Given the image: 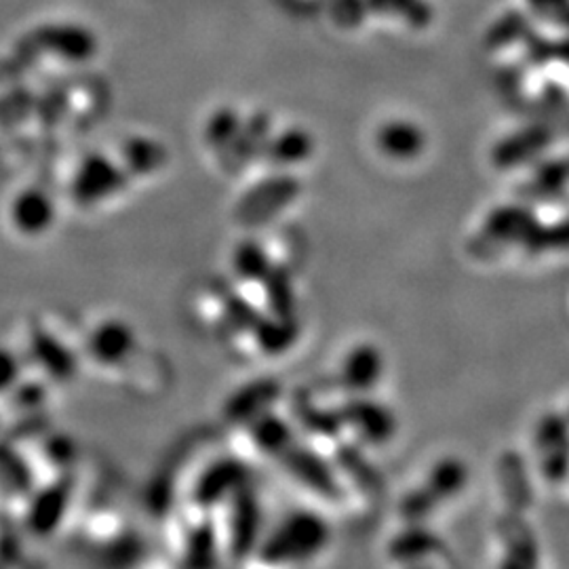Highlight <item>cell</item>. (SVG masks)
<instances>
[{
    "label": "cell",
    "mask_w": 569,
    "mask_h": 569,
    "mask_svg": "<svg viewBox=\"0 0 569 569\" xmlns=\"http://www.w3.org/2000/svg\"><path fill=\"white\" fill-rule=\"evenodd\" d=\"M9 220L21 237L34 239L44 234L56 222V207L49 194L39 188L21 190L9 204Z\"/></svg>",
    "instance_id": "obj_1"
},
{
    "label": "cell",
    "mask_w": 569,
    "mask_h": 569,
    "mask_svg": "<svg viewBox=\"0 0 569 569\" xmlns=\"http://www.w3.org/2000/svg\"><path fill=\"white\" fill-rule=\"evenodd\" d=\"M121 173L100 157H91L81 164L72 182V194L79 203L91 204L110 197L121 186Z\"/></svg>",
    "instance_id": "obj_2"
},
{
    "label": "cell",
    "mask_w": 569,
    "mask_h": 569,
    "mask_svg": "<svg viewBox=\"0 0 569 569\" xmlns=\"http://www.w3.org/2000/svg\"><path fill=\"white\" fill-rule=\"evenodd\" d=\"M34 44L68 61L87 60L96 51V39L79 26H47L34 32Z\"/></svg>",
    "instance_id": "obj_3"
},
{
    "label": "cell",
    "mask_w": 569,
    "mask_h": 569,
    "mask_svg": "<svg viewBox=\"0 0 569 569\" xmlns=\"http://www.w3.org/2000/svg\"><path fill=\"white\" fill-rule=\"evenodd\" d=\"M21 465L13 448H0V510L13 509L18 505L21 483L18 470Z\"/></svg>",
    "instance_id": "obj_4"
},
{
    "label": "cell",
    "mask_w": 569,
    "mask_h": 569,
    "mask_svg": "<svg viewBox=\"0 0 569 569\" xmlns=\"http://www.w3.org/2000/svg\"><path fill=\"white\" fill-rule=\"evenodd\" d=\"M416 138H413V129L401 124V122H395V124H388L387 129L380 133V146L387 150L388 154H411L413 152V146H416Z\"/></svg>",
    "instance_id": "obj_5"
},
{
    "label": "cell",
    "mask_w": 569,
    "mask_h": 569,
    "mask_svg": "<svg viewBox=\"0 0 569 569\" xmlns=\"http://www.w3.org/2000/svg\"><path fill=\"white\" fill-rule=\"evenodd\" d=\"M21 380L20 357L11 346L0 342V401L16 388Z\"/></svg>",
    "instance_id": "obj_6"
}]
</instances>
